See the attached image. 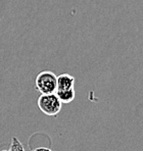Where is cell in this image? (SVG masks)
Segmentation results:
<instances>
[{"label":"cell","mask_w":143,"mask_h":151,"mask_svg":"<svg viewBox=\"0 0 143 151\" xmlns=\"http://www.w3.org/2000/svg\"><path fill=\"white\" fill-rule=\"evenodd\" d=\"M7 151H25V148H24L23 144L20 142V140L17 139V137H13L12 139V143H10V146Z\"/></svg>","instance_id":"obj_5"},{"label":"cell","mask_w":143,"mask_h":151,"mask_svg":"<svg viewBox=\"0 0 143 151\" xmlns=\"http://www.w3.org/2000/svg\"><path fill=\"white\" fill-rule=\"evenodd\" d=\"M32 151H51L49 148H45V147H39L36 148V149H33Z\"/></svg>","instance_id":"obj_6"},{"label":"cell","mask_w":143,"mask_h":151,"mask_svg":"<svg viewBox=\"0 0 143 151\" xmlns=\"http://www.w3.org/2000/svg\"><path fill=\"white\" fill-rule=\"evenodd\" d=\"M36 89L41 94H53L57 91V76L50 70H44L36 77Z\"/></svg>","instance_id":"obj_1"},{"label":"cell","mask_w":143,"mask_h":151,"mask_svg":"<svg viewBox=\"0 0 143 151\" xmlns=\"http://www.w3.org/2000/svg\"><path fill=\"white\" fill-rule=\"evenodd\" d=\"M75 86V78L69 74H62L57 77V90H71Z\"/></svg>","instance_id":"obj_3"},{"label":"cell","mask_w":143,"mask_h":151,"mask_svg":"<svg viewBox=\"0 0 143 151\" xmlns=\"http://www.w3.org/2000/svg\"><path fill=\"white\" fill-rule=\"evenodd\" d=\"M56 96L58 97L61 103H70L75 99V89H71V90H57L55 92Z\"/></svg>","instance_id":"obj_4"},{"label":"cell","mask_w":143,"mask_h":151,"mask_svg":"<svg viewBox=\"0 0 143 151\" xmlns=\"http://www.w3.org/2000/svg\"><path fill=\"white\" fill-rule=\"evenodd\" d=\"M61 102L56 96L55 93L53 94H41L38 98V107L44 114L49 116L55 115L61 110Z\"/></svg>","instance_id":"obj_2"}]
</instances>
